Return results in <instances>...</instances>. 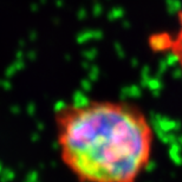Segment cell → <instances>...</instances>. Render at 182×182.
Wrapping results in <instances>:
<instances>
[{
  "instance_id": "1",
  "label": "cell",
  "mask_w": 182,
  "mask_h": 182,
  "mask_svg": "<svg viewBox=\"0 0 182 182\" xmlns=\"http://www.w3.org/2000/svg\"><path fill=\"white\" fill-rule=\"evenodd\" d=\"M53 124L59 157L78 182H136L150 162L152 125L130 102L70 101Z\"/></svg>"
},
{
  "instance_id": "2",
  "label": "cell",
  "mask_w": 182,
  "mask_h": 182,
  "mask_svg": "<svg viewBox=\"0 0 182 182\" xmlns=\"http://www.w3.org/2000/svg\"><path fill=\"white\" fill-rule=\"evenodd\" d=\"M149 47L155 52L170 55L182 71V10L176 17L175 31L152 34L149 37Z\"/></svg>"
}]
</instances>
